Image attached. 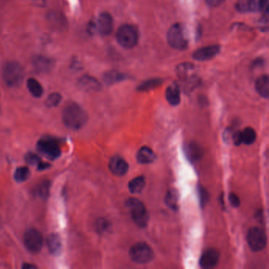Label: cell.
Wrapping results in <instances>:
<instances>
[{"mask_svg": "<svg viewBox=\"0 0 269 269\" xmlns=\"http://www.w3.org/2000/svg\"><path fill=\"white\" fill-rule=\"evenodd\" d=\"M27 87L30 93L36 98H39L44 93V90H43V87L40 82L33 77L28 79Z\"/></svg>", "mask_w": 269, "mask_h": 269, "instance_id": "21", "label": "cell"}, {"mask_svg": "<svg viewBox=\"0 0 269 269\" xmlns=\"http://www.w3.org/2000/svg\"><path fill=\"white\" fill-rule=\"evenodd\" d=\"M199 194H200L201 205H205L208 200V194H207L206 190L203 189L202 187L199 188Z\"/></svg>", "mask_w": 269, "mask_h": 269, "instance_id": "33", "label": "cell"}, {"mask_svg": "<svg viewBox=\"0 0 269 269\" xmlns=\"http://www.w3.org/2000/svg\"><path fill=\"white\" fill-rule=\"evenodd\" d=\"M145 186V179L144 176H138L129 181V190L132 194H139L142 192Z\"/></svg>", "mask_w": 269, "mask_h": 269, "instance_id": "22", "label": "cell"}, {"mask_svg": "<svg viewBox=\"0 0 269 269\" xmlns=\"http://www.w3.org/2000/svg\"><path fill=\"white\" fill-rule=\"evenodd\" d=\"M33 65L35 69L39 72H47L53 69L54 62L53 59L44 56L35 57L33 61Z\"/></svg>", "mask_w": 269, "mask_h": 269, "instance_id": "16", "label": "cell"}, {"mask_svg": "<svg viewBox=\"0 0 269 269\" xmlns=\"http://www.w3.org/2000/svg\"><path fill=\"white\" fill-rule=\"evenodd\" d=\"M25 161L30 165H38L41 162L40 157H38L37 155L32 153V152L25 155Z\"/></svg>", "mask_w": 269, "mask_h": 269, "instance_id": "30", "label": "cell"}, {"mask_svg": "<svg viewBox=\"0 0 269 269\" xmlns=\"http://www.w3.org/2000/svg\"><path fill=\"white\" fill-rule=\"evenodd\" d=\"M62 100V96L58 92H54L48 96L45 101V105L48 108H54V107L58 106L60 104Z\"/></svg>", "mask_w": 269, "mask_h": 269, "instance_id": "28", "label": "cell"}, {"mask_svg": "<svg viewBox=\"0 0 269 269\" xmlns=\"http://www.w3.org/2000/svg\"><path fill=\"white\" fill-rule=\"evenodd\" d=\"M49 167H50V164H49V163H44V162H42V161L38 164V169L39 170L47 169V168Z\"/></svg>", "mask_w": 269, "mask_h": 269, "instance_id": "35", "label": "cell"}, {"mask_svg": "<svg viewBox=\"0 0 269 269\" xmlns=\"http://www.w3.org/2000/svg\"><path fill=\"white\" fill-rule=\"evenodd\" d=\"M47 243H48V249H49L51 253H53L54 256H57L60 253L63 246H62V241H61L59 234L56 233L51 234L48 236Z\"/></svg>", "mask_w": 269, "mask_h": 269, "instance_id": "17", "label": "cell"}, {"mask_svg": "<svg viewBox=\"0 0 269 269\" xmlns=\"http://www.w3.org/2000/svg\"><path fill=\"white\" fill-rule=\"evenodd\" d=\"M2 77L5 83L10 87H18L23 82L25 71L20 63L11 61L5 64L2 70Z\"/></svg>", "mask_w": 269, "mask_h": 269, "instance_id": "2", "label": "cell"}, {"mask_svg": "<svg viewBox=\"0 0 269 269\" xmlns=\"http://www.w3.org/2000/svg\"><path fill=\"white\" fill-rule=\"evenodd\" d=\"M88 120V114L76 103H69L63 111V121L65 126L71 129H79Z\"/></svg>", "mask_w": 269, "mask_h": 269, "instance_id": "1", "label": "cell"}, {"mask_svg": "<svg viewBox=\"0 0 269 269\" xmlns=\"http://www.w3.org/2000/svg\"><path fill=\"white\" fill-rule=\"evenodd\" d=\"M137 160L138 163L142 164H148V163H152L156 160V155L150 148L146 146L142 147L138 152Z\"/></svg>", "mask_w": 269, "mask_h": 269, "instance_id": "18", "label": "cell"}, {"mask_svg": "<svg viewBox=\"0 0 269 269\" xmlns=\"http://www.w3.org/2000/svg\"><path fill=\"white\" fill-rule=\"evenodd\" d=\"M30 176V171L27 167H18L15 172V179L18 182H23L29 179Z\"/></svg>", "mask_w": 269, "mask_h": 269, "instance_id": "25", "label": "cell"}, {"mask_svg": "<svg viewBox=\"0 0 269 269\" xmlns=\"http://www.w3.org/2000/svg\"><path fill=\"white\" fill-rule=\"evenodd\" d=\"M166 203L167 206L172 210H177L179 209V193L177 190L172 189L167 192Z\"/></svg>", "mask_w": 269, "mask_h": 269, "instance_id": "23", "label": "cell"}, {"mask_svg": "<svg viewBox=\"0 0 269 269\" xmlns=\"http://www.w3.org/2000/svg\"><path fill=\"white\" fill-rule=\"evenodd\" d=\"M51 182L49 181H42L37 187V194L42 198L46 199L50 192Z\"/></svg>", "mask_w": 269, "mask_h": 269, "instance_id": "29", "label": "cell"}, {"mask_svg": "<svg viewBox=\"0 0 269 269\" xmlns=\"http://www.w3.org/2000/svg\"><path fill=\"white\" fill-rule=\"evenodd\" d=\"M92 27L98 32L100 35H109L112 31V17L108 13H102L100 14L98 18L96 19V21L92 24Z\"/></svg>", "mask_w": 269, "mask_h": 269, "instance_id": "10", "label": "cell"}, {"mask_svg": "<svg viewBox=\"0 0 269 269\" xmlns=\"http://www.w3.org/2000/svg\"><path fill=\"white\" fill-rule=\"evenodd\" d=\"M247 241L252 251H261L266 246L267 237L263 230L257 227H253L249 230Z\"/></svg>", "mask_w": 269, "mask_h": 269, "instance_id": "8", "label": "cell"}, {"mask_svg": "<svg viewBox=\"0 0 269 269\" xmlns=\"http://www.w3.org/2000/svg\"><path fill=\"white\" fill-rule=\"evenodd\" d=\"M205 1H206L207 3H208L209 6H214V7H215V6H218L222 4L224 0H205Z\"/></svg>", "mask_w": 269, "mask_h": 269, "instance_id": "34", "label": "cell"}, {"mask_svg": "<svg viewBox=\"0 0 269 269\" xmlns=\"http://www.w3.org/2000/svg\"><path fill=\"white\" fill-rule=\"evenodd\" d=\"M166 97L170 105L176 106L180 103V90L177 84H171L166 91Z\"/></svg>", "mask_w": 269, "mask_h": 269, "instance_id": "19", "label": "cell"}, {"mask_svg": "<svg viewBox=\"0 0 269 269\" xmlns=\"http://www.w3.org/2000/svg\"><path fill=\"white\" fill-rule=\"evenodd\" d=\"M22 269H36V266L35 265H31V264H25V265L22 266Z\"/></svg>", "mask_w": 269, "mask_h": 269, "instance_id": "36", "label": "cell"}, {"mask_svg": "<svg viewBox=\"0 0 269 269\" xmlns=\"http://www.w3.org/2000/svg\"><path fill=\"white\" fill-rule=\"evenodd\" d=\"M219 254L214 249H209L204 252L200 260V267L203 269H213L219 262Z\"/></svg>", "mask_w": 269, "mask_h": 269, "instance_id": "13", "label": "cell"}, {"mask_svg": "<svg viewBox=\"0 0 269 269\" xmlns=\"http://www.w3.org/2000/svg\"><path fill=\"white\" fill-rule=\"evenodd\" d=\"M159 84H160V82H159L157 80H154V81H150V82H146V83L142 84L139 89H140L141 90H142V91L151 90V89L157 87Z\"/></svg>", "mask_w": 269, "mask_h": 269, "instance_id": "31", "label": "cell"}, {"mask_svg": "<svg viewBox=\"0 0 269 269\" xmlns=\"http://www.w3.org/2000/svg\"><path fill=\"white\" fill-rule=\"evenodd\" d=\"M126 207L136 225L140 228H145L148 224L149 216L142 201L136 198H129L126 201Z\"/></svg>", "mask_w": 269, "mask_h": 269, "instance_id": "3", "label": "cell"}, {"mask_svg": "<svg viewBox=\"0 0 269 269\" xmlns=\"http://www.w3.org/2000/svg\"><path fill=\"white\" fill-rule=\"evenodd\" d=\"M37 148L41 154L44 155L50 160H55L60 156L59 144L55 141L49 138H44L39 141Z\"/></svg>", "mask_w": 269, "mask_h": 269, "instance_id": "9", "label": "cell"}, {"mask_svg": "<svg viewBox=\"0 0 269 269\" xmlns=\"http://www.w3.org/2000/svg\"><path fill=\"white\" fill-rule=\"evenodd\" d=\"M109 169L115 176H125L129 170V164L123 157L115 156L109 162Z\"/></svg>", "mask_w": 269, "mask_h": 269, "instance_id": "12", "label": "cell"}, {"mask_svg": "<svg viewBox=\"0 0 269 269\" xmlns=\"http://www.w3.org/2000/svg\"><path fill=\"white\" fill-rule=\"evenodd\" d=\"M116 38L119 44L123 48H133L138 44L139 38L138 30L134 25H122L118 30Z\"/></svg>", "mask_w": 269, "mask_h": 269, "instance_id": "4", "label": "cell"}, {"mask_svg": "<svg viewBox=\"0 0 269 269\" xmlns=\"http://www.w3.org/2000/svg\"><path fill=\"white\" fill-rule=\"evenodd\" d=\"M268 8V0H241L238 3V9L242 11H265Z\"/></svg>", "mask_w": 269, "mask_h": 269, "instance_id": "11", "label": "cell"}, {"mask_svg": "<svg viewBox=\"0 0 269 269\" xmlns=\"http://www.w3.org/2000/svg\"><path fill=\"white\" fill-rule=\"evenodd\" d=\"M219 53V47L217 45L205 47L197 50L193 54L194 59L197 61H205L213 59Z\"/></svg>", "mask_w": 269, "mask_h": 269, "instance_id": "14", "label": "cell"}, {"mask_svg": "<svg viewBox=\"0 0 269 269\" xmlns=\"http://www.w3.org/2000/svg\"><path fill=\"white\" fill-rule=\"evenodd\" d=\"M24 243L28 251L33 253H37L40 252L44 244L43 236L37 230L30 228L25 232Z\"/></svg>", "mask_w": 269, "mask_h": 269, "instance_id": "7", "label": "cell"}, {"mask_svg": "<svg viewBox=\"0 0 269 269\" xmlns=\"http://www.w3.org/2000/svg\"><path fill=\"white\" fill-rule=\"evenodd\" d=\"M110 228H111V224L106 219H104V218L97 219V221L95 223L96 231L100 234H105L106 232H108Z\"/></svg>", "mask_w": 269, "mask_h": 269, "instance_id": "27", "label": "cell"}, {"mask_svg": "<svg viewBox=\"0 0 269 269\" xmlns=\"http://www.w3.org/2000/svg\"><path fill=\"white\" fill-rule=\"evenodd\" d=\"M167 42L170 46L176 50H184L187 47L186 39L183 27L180 24L172 25L167 32Z\"/></svg>", "mask_w": 269, "mask_h": 269, "instance_id": "6", "label": "cell"}, {"mask_svg": "<svg viewBox=\"0 0 269 269\" xmlns=\"http://www.w3.org/2000/svg\"><path fill=\"white\" fill-rule=\"evenodd\" d=\"M129 257L136 263L147 264L154 258V252L146 243L138 242L129 250Z\"/></svg>", "mask_w": 269, "mask_h": 269, "instance_id": "5", "label": "cell"}, {"mask_svg": "<svg viewBox=\"0 0 269 269\" xmlns=\"http://www.w3.org/2000/svg\"><path fill=\"white\" fill-rule=\"evenodd\" d=\"M257 134L254 129L251 127H246L243 131L241 132V141L242 143L246 144H251L256 141Z\"/></svg>", "mask_w": 269, "mask_h": 269, "instance_id": "24", "label": "cell"}, {"mask_svg": "<svg viewBox=\"0 0 269 269\" xmlns=\"http://www.w3.org/2000/svg\"><path fill=\"white\" fill-rule=\"evenodd\" d=\"M256 90L261 96L268 98L269 96V78L267 75L261 76L256 82Z\"/></svg>", "mask_w": 269, "mask_h": 269, "instance_id": "20", "label": "cell"}, {"mask_svg": "<svg viewBox=\"0 0 269 269\" xmlns=\"http://www.w3.org/2000/svg\"><path fill=\"white\" fill-rule=\"evenodd\" d=\"M229 200L230 203L232 204V205L234 207H238L240 205V200L239 197H238L236 194H230L229 195Z\"/></svg>", "mask_w": 269, "mask_h": 269, "instance_id": "32", "label": "cell"}, {"mask_svg": "<svg viewBox=\"0 0 269 269\" xmlns=\"http://www.w3.org/2000/svg\"><path fill=\"white\" fill-rule=\"evenodd\" d=\"M186 152H187L188 157H190L192 161L199 160L201 156V150H200V147L194 143L188 145Z\"/></svg>", "mask_w": 269, "mask_h": 269, "instance_id": "26", "label": "cell"}, {"mask_svg": "<svg viewBox=\"0 0 269 269\" xmlns=\"http://www.w3.org/2000/svg\"><path fill=\"white\" fill-rule=\"evenodd\" d=\"M78 86L86 92H96L100 89V85L91 76H82L78 81Z\"/></svg>", "mask_w": 269, "mask_h": 269, "instance_id": "15", "label": "cell"}]
</instances>
